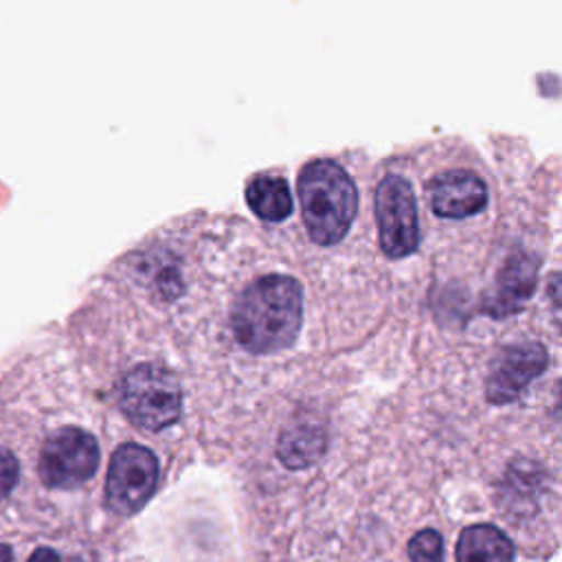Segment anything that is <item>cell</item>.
Returning <instances> with one entry per match:
<instances>
[{
    "mask_svg": "<svg viewBox=\"0 0 562 562\" xmlns=\"http://www.w3.org/2000/svg\"><path fill=\"white\" fill-rule=\"evenodd\" d=\"M538 257L527 250H516L503 263L494 292L485 299L483 310L496 318L518 312L536 288Z\"/></svg>",
    "mask_w": 562,
    "mask_h": 562,
    "instance_id": "cell-8",
    "label": "cell"
},
{
    "mask_svg": "<svg viewBox=\"0 0 562 562\" xmlns=\"http://www.w3.org/2000/svg\"><path fill=\"white\" fill-rule=\"evenodd\" d=\"M299 198L307 233L316 244L331 246L347 235L358 193L338 162L329 158L310 160L299 176Z\"/></svg>",
    "mask_w": 562,
    "mask_h": 562,
    "instance_id": "cell-2",
    "label": "cell"
},
{
    "mask_svg": "<svg viewBox=\"0 0 562 562\" xmlns=\"http://www.w3.org/2000/svg\"><path fill=\"white\" fill-rule=\"evenodd\" d=\"M158 459L138 443H123L114 450L105 479V505L119 516L136 514L156 492Z\"/></svg>",
    "mask_w": 562,
    "mask_h": 562,
    "instance_id": "cell-5",
    "label": "cell"
},
{
    "mask_svg": "<svg viewBox=\"0 0 562 562\" xmlns=\"http://www.w3.org/2000/svg\"><path fill=\"white\" fill-rule=\"evenodd\" d=\"M18 476H20V465L15 454L9 448L0 446V501L11 494V490L18 483Z\"/></svg>",
    "mask_w": 562,
    "mask_h": 562,
    "instance_id": "cell-14",
    "label": "cell"
},
{
    "mask_svg": "<svg viewBox=\"0 0 562 562\" xmlns=\"http://www.w3.org/2000/svg\"><path fill=\"white\" fill-rule=\"evenodd\" d=\"M413 562H443V538L435 529L417 531L408 542Z\"/></svg>",
    "mask_w": 562,
    "mask_h": 562,
    "instance_id": "cell-13",
    "label": "cell"
},
{
    "mask_svg": "<svg viewBox=\"0 0 562 562\" xmlns=\"http://www.w3.org/2000/svg\"><path fill=\"white\" fill-rule=\"evenodd\" d=\"M487 202L485 182L468 171L452 169L437 176L430 184L432 211L441 217H468L479 213Z\"/></svg>",
    "mask_w": 562,
    "mask_h": 562,
    "instance_id": "cell-9",
    "label": "cell"
},
{
    "mask_svg": "<svg viewBox=\"0 0 562 562\" xmlns=\"http://www.w3.org/2000/svg\"><path fill=\"white\" fill-rule=\"evenodd\" d=\"M121 411L147 430L171 426L180 415V386L176 375L158 364H138L119 382Z\"/></svg>",
    "mask_w": 562,
    "mask_h": 562,
    "instance_id": "cell-3",
    "label": "cell"
},
{
    "mask_svg": "<svg viewBox=\"0 0 562 562\" xmlns=\"http://www.w3.org/2000/svg\"><path fill=\"white\" fill-rule=\"evenodd\" d=\"M99 465L97 439L79 426H61L50 432L40 450L37 472L44 485L70 490L86 483Z\"/></svg>",
    "mask_w": 562,
    "mask_h": 562,
    "instance_id": "cell-4",
    "label": "cell"
},
{
    "mask_svg": "<svg viewBox=\"0 0 562 562\" xmlns=\"http://www.w3.org/2000/svg\"><path fill=\"white\" fill-rule=\"evenodd\" d=\"M13 560V551L9 544L0 542V562H11Z\"/></svg>",
    "mask_w": 562,
    "mask_h": 562,
    "instance_id": "cell-16",
    "label": "cell"
},
{
    "mask_svg": "<svg viewBox=\"0 0 562 562\" xmlns=\"http://www.w3.org/2000/svg\"><path fill=\"white\" fill-rule=\"evenodd\" d=\"M301 285L288 274L252 281L233 307V331L241 347L270 353L288 347L301 327Z\"/></svg>",
    "mask_w": 562,
    "mask_h": 562,
    "instance_id": "cell-1",
    "label": "cell"
},
{
    "mask_svg": "<svg viewBox=\"0 0 562 562\" xmlns=\"http://www.w3.org/2000/svg\"><path fill=\"white\" fill-rule=\"evenodd\" d=\"M547 367V351L540 342H516L505 347L490 364L485 393L494 404L516 400L525 386Z\"/></svg>",
    "mask_w": 562,
    "mask_h": 562,
    "instance_id": "cell-7",
    "label": "cell"
},
{
    "mask_svg": "<svg viewBox=\"0 0 562 562\" xmlns=\"http://www.w3.org/2000/svg\"><path fill=\"white\" fill-rule=\"evenodd\" d=\"M457 562H514V544L494 525H470L459 536Z\"/></svg>",
    "mask_w": 562,
    "mask_h": 562,
    "instance_id": "cell-10",
    "label": "cell"
},
{
    "mask_svg": "<svg viewBox=\"0 0 562 562\" xmlns=\"http://www.w3.org/2000/svg\"><path fill=\"white\" fill-rule=\"evenodd\" d=\"M29 562H61V560H59V555H57L53 549H48V547H37V549L31 553Z\"/></svg>",
    "mask_w": 562,
    "mask_h": 562,
    "instance_id": "cell-15",
    "label": "cell"
},
{
    "mask_svg": "<svg viewBox=\"0 0 562 562\" xmlns=\"http://www.w3.org/2000/svg\"><path fill=\"white\" fill-rule=\"evenodd\" d=\"M325 450V432L321 424L316 422H292L285 426V430L279 435L277 454L279 459L292 468H307L312 465Z\"/></svg>",
    "mask_w": 562,
    "mask_h": 562,
    "instance_id": "cell-11",
    "label": "cell"
},
{
    "mask_svg": "<svg viewBox=\"0 0 562 562\" xmlns=\"http://www.w3.org/2000/svg\"><path fill=\"white\" fill-rule=\"evenodd\" d=\"M246 202L268 222H281L292 213V193L285 178L277 173H257L246 187Z\"/></svg>",
    "mask_w": 562,
    "mask_h": 562,
    "instance_id": "cell-12",
    "label": "cell"
},
{
    "mask_svg": "<svg viewBox=\"0 0 562 562\" xmlns=\"http://www.w3.org/2000/svg\"><path fill=\"white\" fill-rule=\"evenodd\" d=\"M375 217L382 250L393 257L411 255L419 244L417 202L411 182L400 173H389L375 191Z\"/></svg>",
    "mask_w": 562,
    "mask_h": 562,
    "instance_id": "cell-6",
    "label": "cell"
}]
</instances>
